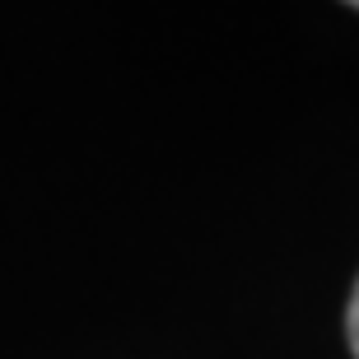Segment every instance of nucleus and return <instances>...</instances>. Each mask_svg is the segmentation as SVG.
Here are the masks:
<instances>
[{"label": "nucleus", "instance_id": "1", "mask_svg": "<svg viewBox=\"0 0 359 359\" xmlns=\"http://www.w3.org/2000/svg\"><path fill=\"white\" fill-rule=\"evenodd\" d=\"M350 346L359 355V285H355V299H350Z\"/></svg>", "mask_w": 359, "mask_h": 359}]
</instances>
